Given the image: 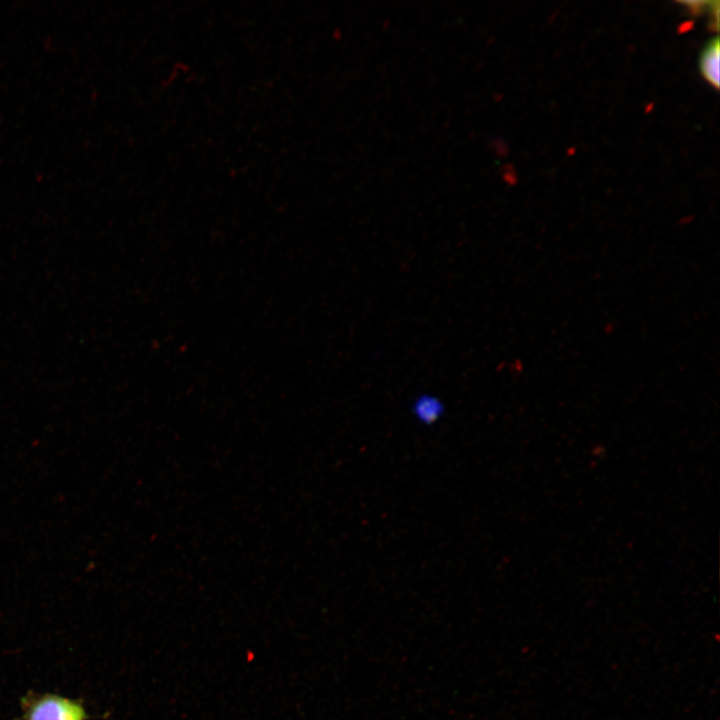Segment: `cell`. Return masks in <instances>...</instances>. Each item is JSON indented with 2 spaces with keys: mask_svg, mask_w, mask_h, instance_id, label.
Wrapping results in <instances>:
<instances>
[{
  "mask_svg": "<svg viewBox=\"0 0 720 720\" xmlns=\"http://www.w3.org/2000/svg\"><path fill=\"white\" fill-rule=\"evenodd\" d=\"M700 68L704 78L715 88L719 87V40L712 39L703 50Z\"/></svg>",
  "mask_w": 720,
  "mask_h": 720,
  "instance_id": "3957f363",
  "label": "cell"
},
{
  "mask_svg": "<svg viewBox=\"0 0 720 720\" xmlns=\"http://www.w3.org/2000/svg\"><path fill=\"white\" fill-rule=\"evenodd\" d=\"M411 411L417 422L431 426L443 417L445 405L436 395L422 393L413 400Z\"/></svg>",
  "mask_w": 720,
  "mask_h": 720,
  "instance_id": "7a4b0ae2",
  "label": "cell"
},
{
  "mask_svg": "<svg viewBox=\"0 0 720 720\" xmlns=\"http://www.w3.org/2000/svg\"><path fill=\"white\" fill-rule=\"evenodd\" d=\"M24 720H87L84 706L57 694H42L23 702Z\"/></svg>",
  "mask_w": 720,
  "mask_h": 720,
  "instance_id": "6da1fadb",
  "label": "cell"
}]
</instances>
